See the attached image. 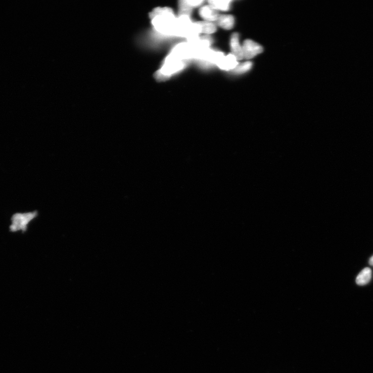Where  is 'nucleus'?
<instances>
[{
	"mask_svg": "<svg viewBox=\"0 0 373 373\" xmlns=\"http://www.w3.org/2000/svg\"><path fill=\"white\" fill-rule=\"evenodd\" d=\"M153 27L160 34L174 36L177 18L173 11L168 7H158L149 14Z\"/></svg>",
	"mask_w": 373,
	"mask_h": 373,
	"instance_id": "obj_1",
	"label": "nucleus"
},
{
	"mask_svg": "<svg viewBox=\"0 0 373 373\" xmlns=\"http://www.w3.org/2000/svg\"><path fill=\"white\" fill-rule=\"evenodd\" d=\"M185 62L175 58L169 54L163 64L162 67L155 74V78L158 82L169 80L172 75L183 70L185 67Z\"/></svg>",
	"mask_w": 373,
	"mask_h": 373,
	"instance_id": "obj_2",
	"label": "nucleus"
},
{
	"mask_svg": "<svg viewBox=\"0 0 373 373\" xmlns=\"http://www.w3.org/2000/svg\"><path fill=\"white\" fill-rule=\"evenodd\" d=\"M38 216V211L13 215L11 218L12 224L9 226L10 232L14 233L21 231L23 233H26L29 224Z\"/></svg>",
	"mask_w": 373,
	"mask_h": 373,
	"instance_id": "obj_3",
	"label": "nucleus"
},
{
	"mask_svg": "<svg viewBox=\"0 0 373 373\" xmlns=\"http://www.w3.org/2000/svg\"><path fill=\"white\" fill-rule=\"evenodd\" d=\"M244 58L250 59L262 52L263 49L258 43L250 40H245L242 46Z\"/></svg>",
	"mask_w": 373,
	"mask_h": 373,
	"instance_id": "obj_4",
	"label": "nucleus"
},
{
	"mask_svg": "<svg viewBox=\"0 0 373 373\" xmlns=\"http://www.w3.org/2000/svg\"><path fill=\"white\" fill-rule=\"evenodd\" d=\"M236 58L232 53L224 56L216 65L219 68L225 71H233L238 65Z\"/></svg>",
	"mask_w": 373,
	"mask_h": 373,
	"instance_id": "obj_5",
	"label": "nucleus"
},
{
	"mask_svg": "<svg viewBox=\"0 0 373 373\" xmlns=\"http://www.w3.org/2000/svg\"><path fill=\"white\" fill-rule=\"evenodd\" d=\"M230 47L232 54L235 56L237 61L244 59L242 46L239 42V35L237 33H234L230 39Z\"/></svg>",
	"mask_w": 373,
	"mask_h": 373,
	"instance_id": "obj_6",
	"label": "nucleus"
},
{
	"mask_svg": "<svg viewBox=\"0 0 373 373\" xmlns=\"http://www.w3.org/2000/svg\"><path fill=\"white\" fill-rule=\"evenodd\" d=\"M200 16L206 21L212 22L217 21L219 15L217 10L210 5H205L199 10Z\"/></svg>",
	"mask_w": 373,
	"mask_h": 373,
	"instance_id": "obj_7",
	"label": "nucleus"
},
{
	"mask_svg": "<svg viewBox=\"0 0 373 373\" xmlns=\"http://www.w3.org/2000/svg\"><path fill=\"white\" fill-rule=\"evenodd\" d=\"M217 23L219 26L226 30L232 29L234 25V18L232 15H219Z\"/></svg>",
	"mask_w": 373,
	"mask_h": 373,
	"instance_id": "obj_8",
	"label": "nucleus"
},
{
	"mask_svg": "<svg viewBox=\"0 0 373 373\" xmlns=\"http://www.w3.org/2000/svg\"><path fill=\"white\" fill-rule=\"evenodd\" d=\"M371 278L372 271L371 269L366 268L359 274L356 279V283L360 286H364L370 281Z\"/></svg>",
	"mask_w": 373,
	"mask_h": 373,
	"instance_id": "obj_9",
	"label": "nucleus"
},
{
	"mask_svg": "<svg viewBox=\"0 0 373 373\" xmlns=\"http://www.w3.org/2000/svg\"><path fill=\"white\" fill-rule=\"evenodd\" d=\"M232 1L229 0H211L208 1L209 5L216 10L227 11L229 9Z\"/></svg>",
	"mask_w": 373,
	"mask_h": 373,
	"instance_id": "obj_10",
	"label": "nucleus"
},
{
	"mask_svg": "<svg viewBox=\"0 0 373 373\" xmlns=\"http://www.w3.org/2000/svg\"><path fill=\"white\" fill-rule=\"evenodd\" d=\"M201 28V34H212L216 31V27L212 22L200 21L197 22Z\"/></svg>",
	"mask_w": 373,
	"mask_h": 373,
	"instance_id": "obj_11",
	"label": "nucleus"
},
{
	"mask_svg": "<svg viewBox=\"0 0 373 373\" xmlns=\"http://www.w3.org/2000/svg\"><path fill=\"white\" fill-rule=\"evenodd\" d=\"M179 7V16H185L190 17L192 8L186 3V0L180 2Z\"/></svg>",
	"mask_w": 373,
	"mask_h": 373,
	"instance_id": "obj_12",
	"label": "nucleus"
},
{
	"mask_svg": "<svg viewBox=\"0 0 373 373\" xmlns=\"http://www.w3.org/2000/svg\"><path fill=\"white\" fill-rule=\"evenodd\" d=\"M252 63L248 61L239 64L232 71L237 74H242L249 71L252 68Z\"/></svg>",
	"mask_w": 373,
	"mask_h": 373,
	"instance_id": "obj_13",
	"label": "nucleus"
},
{
	"mask_svg": "<svg viewBox=\"0 0 373 373\" xmlns=\"http://www.w3.org/2000/svg\"><path fill=\"white\" fill-rule=\"evenodd\" d=\"M186 2L192 8L198 7L203 3L202 0H186Z\"/></svg>",
	"mask_w": 373,
	"mask_h": 373,
	"instance_id": "obj_14",
	"label": "nucleus"
},
{
	"mask_svg": "<svg viewBox=\"0 0 373 373\" xmlns=\"http://www.w3.org/2000/svg\"><path fill=\"white\" fill-rule=\"evenodd\" d=\"M369 263L370 265L373 266V256L370 258Z\"/></svg>",
	"mask_w": 373,
	"mask_h": 373,
	"instance_id": "obj_15",
	"label": "nucleus"
}]
</instances>
